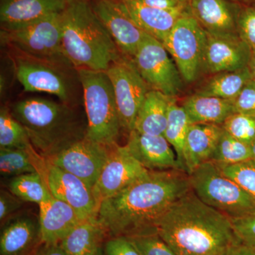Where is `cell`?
Instances as JSON below:
<instances>
[{
    "instance_id": "6da1fadb",
    "label": "cell",
    "mask_w": 255,
    "mask_h": 255,
    "mask_svg": "<svg viewBox=\"0 0 255 255\" xmlns=\"http://www.w3.org/2000/svg\"><path fill=\"white\" fill-rule=\"evenodd\" d=\"M191 189L189 174L184 171H149L119 194L102 201L97 217L107 238L157 233L162 216Z\"/></svg>"
},
{
    "instance_id": "7a4b0ae2",
    "label": "cell",
    "mask_w": 255,
    "mask_h": 255,
    "mask_svg": "<svg viewBox=\"0 0 255 255\" xmlns=\"http://www.w3.org/2000/svg\"><path fill=\"white\" fill-rule=\"evenodd\" d=\"M157 232L177 255H230L241 243L231 218L191 189L162 216Z\"/></svg>"
},
{
    "instance_id": "3957f363",
    "label": "cell",
    "mask_w": 255,
    "mask_h": 255,
    "mask_svg": "<svg viewBox=\"0 0 255 255\" xmlns=\"http://www.w3.org/2000/svg\"><path fill=\"white\" fill-rule=\"evenodd\" d=\"M11 114L27 132L34 150L45 159L86 136L74 105L31 97L18 101Z\"/></svg>"
},
{
    "instance_id": "277c9868",
    "label": "cell",
    "mask_w": 255,
    "mask_h": 255,
    "mask_svg": "<svg viewBox=\"0 0 255 255\" xmlns=\"http://www.w3.org/2000/svg\"><path fill=\"white\" fill-rule=\"evenodd\" d=\"M62 18L64 54L77 70L107 71L122 56L90 0H69Z\"/></svg>"
},
{
    "instance_id": "5b68a950",
    "label": "cell",
    "mask_w": 255,
    "mask_h": 255,
    "mask_svg": "<svg viewBox=\"0 0 255 255\" xmlns=\"http://www.w3.org/2000/svg\"><path fill=\"white\" fill-rule=\"evenodd\" d=\"M77 70L87 115L85 137L102 145H116L122 128L110 77L106 71Z\"/></svg>"
},
{
    "instance_id": "8992f818",
    "label": "cell",
    "mask_w": 255,
    "mask_h": 255,
    "mask_svg": "<svg viewBox=\"0 0 255 255\" xmlns=\"http://www.w3.org/2000/svg\"><path fill=\"white\" fill-rule=\"evenodd\" d=\"M189 178L191 190L201 201L231 219L255 212L254 199L214 162L201 164Z\"/></svg>"
},
{
    "instance_id": "52a82bcc",
    "label": "cell",
    "mask_w": 255,
    "mask_h": 255,
    "mask_svg": "<svg viewBox=\"0 0 255 255\" xmlns=\"http://www.w3.org/2000/svg\"><path fill=\"white\" fill-rule=\"evenodd\" d=\"M11 50L18 81L26 92H44L56 96L60 102L75 105V76L70 64L42 60Z\"/></svg>"
},
{
    "instance_id": "ba28073f",
    "label": "cell",
    "mask_w": 255,
    "mask_h": 255,
    "mask_svg": "<svg viewBox=\"0 0 255 255\" xmlns=\"http://www.w3.org/2000/svg\"><path fill=\"white\" fill-rule=\"evenodd\" d=\"M1 41L23 54L72 65L63 52L62 12L14 29H1Z\"/></svg>"
},
{
    "instance_id": "9c48e42d",
    "label": "cell",
    "mask_w": 255,
    "mask_h": 255,
    "mask_svg": "<svg viewBox=\"0 0 255 255\" xmlns=\"http://www.w3.org/2000/svg\"><path fill=\"white\" fill-rule=\"evenodd\" d=\"M206 40V32L186 9L162 42L184 81H195L201 73Z\"/></svg>"
},
{
    "instance_id": "30bf717a",
    "label": "cell",
    "mask_w": 255,
    "mask_h": 255,
    "mask_svg": "<svg viewBox=\"0 0 255 255\" xmlns=\"http://www.w3.org/2000/svg\"><path fill=\"white\" fill-rule=\"evenodd\" d=\"M169 55L162 42L146 34L132 60L151 90L176 97L183 79Z\"/></svg>"
},
{
    "instance_id": "8fae6325",
    "label": "cell",
    "mask_w": 255,
    "mask_h": 255,
    "mask_svg": "<svg viewBox=\"0 0 255 255\" xmlns=\"http://www.w3.org/2000/svg\"><path fill=\"white\" fill-rule=\"evenodd\" d=\"M113 86L122 128L128 134L147 92L151 90L132 60L122 55L107 70Z\"/></svg>"
},
{
    "instance_id": "7c38bea8",
    "label": "cell",
    "mask_w": 255,
    "mask_h": 255,
    "mask_svg": "<svg viewBox=\"0 0 255 255\" xmlns=\"http://www.w3.org/2000/svg\"><path fill=\"white\" fill-rule=\"evenodd\" d=\"M111 147L85 137L46 161L80 178L93 189L109 158Z\"/></svg>"
},
{
    "instance_id": "4fadbf2b",
    "label": "cell",
    "mask_w": 255,
    "mask_h": 255,
    "mask_svg": "<svg viewBox=\"0 0 255 255\" xmlns=\"http://www.w3.org/2000/svg\"><path fill=\"white\" fill-rule=\"evenodd\" d=\"M148 172L130 153L127 146L112 145L109 158L93 187L99 207L102 201L119 194Z\"/></svg>"
},
{
    "instance_id": "5bb4252c",
    "label": "cell",
    "mask_w": 255,
    "mask_h": 255,
    "mask_svg": "<svg viewBox=\"0 0 255 255\" xmlns=\"http://www.w3.org/2000/svg\"><path fill=\"white\" fill-rule=\"evenodd\" d=\"M92 8L121 54L133 59L146 33L137 26L122 0H92Z\"/></svg>"
},
{
    "instance_id": "9a60e30c",
    "label": "cell",
    "mask_w": 255,
    "mask_h": 255,
    "mask_svg": "<svg viewBox=\"0 0 255 255\" xmlns=\"http://www.w3.org/2000/svg\"><path fill=\"white\" fill-rule=\"evenodd\" d=\"M46 162L45 179L52 196L73 207L82 219L97 216L99 206L93 189L80 178Z\"/></svg>"
},
{
    "instance_id": "2e32d148",
    "label": "cell",
    "mask_w": 255,
    "mask_h": 255,
    "mask_svg": "<svg viewBox=\"0 0 255 255\" xmlns=\"http://www.w3.org/2000/svg\"><path fill=\"white\" fill-rule=\"evenodd\" d=\"M252 50L239 36H216L206 33L201 72L215 74L248 66Z\"/></svg>"
},
{
    "instance_id": "e0dca14e",
    "label": "cell",
    "mask_w": 255,
    "mask_h": 255,
    "mask_svg": "<svg viewBox=\"0 0 255 255\" xmlns=\"http://www.w3.org/2000/svg\"><path fill=\"white\" fill-rule=\"evenodd\" d=\"M187 9L206 33L216 36H238L239 4L228 0H189Z\"/></svg>"
},
{
    "instance_id": "ac0fdd59",
    "label": "cell",
    "mask_w": 255,
    "mask_h": 255,
    "mask_svg": "<svg viewBox=\"0 0 255 255\" xmlns=\"http://www.w3.org/2000/svg\"><path fill=\"white\" fill-rule=\"evenodd\" d=\"M126 146L147 170H182L173 147L164 135H147L133 130L129 133Z\"/></svg>"
},
{
    "instance_id": "d6986e66",
    "label": "cell",
    "mask_w": 255,
    "mask_h": 255,
    "mask_svg": "<svg viewBox=\"0 0 255 255\" xmlns=\"http://www.w3.org/2000/svg\"><path fill=\"white\" fill-rule=\"evenodd\" d=\"M69 0H1L3 30L14 29L55 13L62 12Z\"/></svg>"
},
{
    "instance_id": "ffe728a7",
    "label": "cell",
    "mask_w": 255,
    "mask_h": 255,
    "mask_svg": "<svg viewBox=\"0 0 255 255\" xmlns=\"http://www.w3.org/2000/svg\"><path fill=\"white\" fill-rule=\"evenodd\" d=\"M38 206L41 239L46 244L60 243L74 228L85 220L73 207L53 196Z\"/></svg>"
},
{
    "instance_id": "44dd1931",
    "label": "cell",
    "mask_w": 255,
    "mask_h": 255,
    "mask_svg": "<svg viewBox=\"0 0 255 255\" xmlns=\"http://www.w3.org/2000/svg\"><path fill=\"white\" fill-rule=\"evenodd\" d=\"M43 244L39 222L31 217L4 223L0 236V255H36Z\"/></svg>"
},
{
    "instance_id": "7402d4cb",
    "label": "cell",
    "mask_w": 255,
    "mask_h": 255,
    "mask_svg": "<svg viewBox=\"0 0 255 255\" xmlns=\"http://www.w3.org/2000/svg\"><path fill=\"white\" fill-rule=\"evenodd\" d=\"M223 132L221 125L191 124L184 147V164L188 174L201 164L211 160Z\"/></svg>"
},
{
    "instance_id": "603a6c76",
    "label": "cell",
    "mask_w": 255,
    "mask_h": 255,
    "mask_svg": "<svg viewBox=\"0 0 255 255\" xmlns=\"http://www.w3.org/2000/svg\"><path fill=\"white\" fill-rule=\"evenodd\" d=\"M128 12L146 34L160 42L166 39L185 9L165 10L145 6L136 0H122Z\"/></svg>"
},
{
    "instance_id": "cb8c5ba5",
    "label": "cell",
    "mask_w": 255,
    "mask_h": 255,
    "mask_svg": "<svg viewBox=\"0 0 255 255\" xmlns=\"http://www.w3.org/2000/svg\"><path fill=\"white\" fill-rule=\"evenodd\" d=\"M107 239L97 215L79 223L59 244L68 255H95Z\"/></svg>"
},
{
    "instance_id": "d4e9b609",
    "label": "cell",
    "mask_w": 255,
    "mask_h": 255,
    "mask_svg": "<svg viewBox=\"0 0 255 255\" xmlns=\"http://www.w3.org/2000/svg\"><path fill=\"white\" fill-rule=\"evenodd\" d=\"M191 124L222 125L235 110L232 100L195 95L184 101L182 105Z\"/></svg>"
},
{
    "instance_id": "484cf974",
    "label": "cell",
    "mask_w": 255,
    "mask_h": 255,
    "mask_svg": "<svg viewBox=\"0 0 255 255\" xmlns=\"http://www.w3.org/2000/svg\"><path fill=\"white\" fill-rule=\"evenodd\" d=\"M174 97L150 90L145 96L133 130L150 135H163L167 127L169 104Z\"/></svg>"
},
{
    "instance_id": "4316f807",
    "label": "cell",
    "mask_w": 255,
    "mask_h": 255,
    "mask_svg": "<svg viewBox=\"0 0 255 255\" xmlns=\"http://www.w3.org/2000/svg\"><path fill=\"white\" fill-rule=\"evenodd\" d=\"M46 159L33 148L11 147L0 148V172L1 175L12 176L39 172L45 177Z\"/></svg>"
},
{
    "instance_id": "83f0119b",
    "label": "cell",
    "mask_w": 255,
    "mask_h": 255,
    "mask_svg": "<svg viewBox=\"0 0 255 255\" xmlns=\"http://www.w3.org/2000/svg\"><path fill=\"white\" fill-rule=\"evenodd\" d=\"M252 79L248 66L236 71L215 74L196 91V94L233 101Z\"/></svg>"
},
{
    "instance_id": "f1b7e54d",
    "label": "cell",
    "mask_w": 255,
    "mask_h": 255,
    "mask_svg": "<svg viewBox=\"0 0 255 255\" xmlns=\"http://www.w3.org/2000/svg\"><path fill=\"white\" fill-rule=\"evenodd\" d=\"M190 125L185 110L182 106L180 107L177 105L175 97L172 98L169 104L167 127L163 135L173 147L180 168L184 172H186L184 147Z\"/></svg>"
},
{
    "instance_id": "f546056e",
    "label": "cell",
    "mask_w": 255,
    "mask_h": 255,
    "mask_svg": "<svg viewBox=\"0 0 255 255\" xmlns=\"http://www.w3.org/2000/svg\"><path fill=\"white\" fill-rule=\"evenodd\" d=\"M9 191L26 202L40 204L52 197L46 179L39 172L12 177L8 185Z\"/></svg>"
},
{
    "instance_id": "4dcf8cb0",
    "label": "cell",
    "mask_w": 255,
    "mask_h": 255,
    "mask_svg": "<svg viewBox=\"0 0 255 255\" xmlns=\"http://www.w3.org/2000/svg\"><path fill=\"white\" fill-rule=\"evenodd\" d=\"M252 158L251 145L240 141L223 129L211 161L218 165H231Z\"/></svg>"
},
{
    "instance_id": "1f68e13d",
    "label": "cell",
    "mask_w": 255,
    "mask_h": 255,
    "mask_svg": "<svg viewBox=\"0 0 255 255\" xmlns=\"http://www.w3.org/2000/svg\"><path fill=\"white\" fill-rule=\"evenodd\" d=\"M24 127L13 117L6 107L0 111V148L31 147Z\"/></svg>"
},
{
    "instance_id": "d6a6232c",
    "label": "cell",
    "mask_w": 255,
    "mask_h": 255,
    "mask_svg": "<svg viewBox=\"0 0 255 255\" xmlns=\"http://www.w3.org/2000/svg\"><path fill=\"white\" fill-rule=\"evenodd\" d=\"M228 134L245 143L251 145L255 139V116L234 113L222 124Z\"/></svg>"
},
{
    "instance_id": "836d02e7",
    "label": "cell",
    "mask_w": 255,
    "mask_h": 255,
    "mask_svg": "<svg viewBox=\"0 0 255 255\" xmlns=\"http://www.w3.org/2000/svg\"><path fill=\"white\" fill-rule=\"evenodd\" d=\"M218 166L223 173L237 183L255 201V159L231 165Z\"/></svg>"
},
{
    "instance_id": "e575fe53",
    "label": "cell",
    "mask_w": 255,
    "mask_h": 255,
    "mask_svg": "<svg viewBox=\"0 0 255 255\" xmlns=\"http://www.w3.org/2000/svg\"><path fill=\"white\" fill-rule=\"evenodd\" d=\"M238 36L255 50V3L240 4L237 18Z\"/></svg>"
},
{
    "instance_id": "d590c367",
    "label": "cell",
    "mask_w": 255,
    "mask_h": 255,
    "mask_svg": "<svg viewBox=\"0 0 255 255\" xmlns=\"http://www.w3.org/2000/svg\"><path fill=\"white\" fill-rule=\"evenodd\" d=\"M142 255H177L158 233L128 238Z\"/></svg>"
},
{
    "instance_id": "8d00e7d4",
    "label": "cell",
    "mask_w": 255,
    "mask_h": 255,
    "mask_svg": "<svg viewBox=\"0 0 255 255\" xmlns=\"http://www.w3.org/2000/svg\"><path fill=\"white\" fill-rule=\"evenodd\" d=\"M231 221L241 243L255 247V211L242 217L233 218Z\"/></svg>"
},
{
    "instance_id": "74e56055",
    "label": "cell",
    "mask_w": 255,
    "mask_h": 255,
    "mask_svg": "<svg viewBox=\"0 0 255 255\" xmlns=\"http://www.w3.org/2000/svg\"><path fill=\"white\" fill-rule=\"evenodd\" d=\"M236 113L255 116V81L250 80L233 100Z\"/></svg>"
},
{
    "instance_id": "f35d334b",
    "label": "cell",
    "mask_w": 255,
    "mask_h": 255,
    "mask_svg": "<svg viewBox=\"0 0 255 255\" xmlns=\"http://www.w3.org/2000/svg\"><path fill=\"white\" fill-rule=\"evenodd\" d=\"M104 255H142L128 238H107L103 246Z\"/></svg>"
},
{
    "instance_id": "ab89813d",
    "label": "cell",
    "mask_w": 255,
    "mask_h": 255,
    "mask_svg": "<svg viewBox=\"0 0 255 255\" xmlns=\"http://www.w3.org/2000/svg\"><path fill=\"white\" fill-rule=\"evenodd\" d=\"M24 201L18 199L12 193L4 190L1 191L0 194V221L5 223L9 219V216L21 209Z\"/></svg>"
},
{
    "instance_id": "60d3db41",
    "label": "cell",
    "mask_w": 255,
    "mask_h": 255,
    "mask_svg": "<svg viewBox=\"0 0 255 255\" xmlns=\"http://www.w3.org/2000/svg\"><path fill=\"white\" fill-rule=\"evenodd\" d=\"M138 2L150 7L165 10H182L187 5L181 3L178 0H136Z\"/></svg>"
},
{
    "instance_id": "b9f144b4",
    "label": "cell",
    "mask_w": 255,
    "mask_h": 255,
    "mask_svg": "<svg viewBox=\"0 0 255 255\" xmlns=\"http://www.w3.org/2000/svg\"><path fill=\"white\" fill-rule=\"evenodd\" d=\"M36 255H68L64 251L59 243L58 244H46L43 243L37 251Z\"/></svg>"
},
{
    "instance_id": "7bdbcfd3",
    "label": "cell",
    "mask_w": 255,
    "mask_h": 255,
    "mask_svg": "<svg viewBox=\"0 0 255 255\" xmlns=\"http://www.w3.org/2000/svg\"><path fill=\"white\" fill-rule=\"evenodd\" d=\"M230 255H255V247L241 243L233 250Z\"/></svg>"
},
{
    "instance_id": "ee69618b",
    "label": "cell",
    "mask_w": 255,
    "mask_h": 255,
    "mask_svg": "<svg viewBox=\"0 0 255 255\" xmlns=\"http://www.w3.org/2000/svg\"><path fill=\"white\" fill-rule=\"evenodd\" d=\"M248 68L252 75L253 80L255 81V50L252 51L251 59H250L249 64H248Z\"/></svg>"
},
{
    "instance_id": "f6af8a7d",
    "label": "cell",
    "mask_w": 255,
    "mask_h": 255,
    "mask_svg": "<svg viewBox=\"0 0 255 255\" xmlns=\"http://www.w3.org/2000/svg\"><path fill=\"white\" fill-rule=\"evenodd\" d=\"M228 1L239 4H248L255 3V0H228Z\"/></svg>"
},
{
    "instance_id": "bcb514c9",
    "label": "cell",
    "mask_w": 255,
    "mask_h": 255,
    "mask_svg": "<svg viewBox=\"0 0 255 255\" xmlns=\"http://www.w3.org/2000/svg\"><path fill=\"white\" fill-rule=\"evenodd\" d=\"M252 154H253V158L255 159V139L253 143L251 144Z\"/></svg>"
},
{
    "instance_id": "7dc6e473",
    "label": "cell",
    "mask_w": 255,
    "mask_h": 255,
    "mask_svg": "<svg viewBox=\"0 0 255 255\" xmlns=\"http://www.w3.org/2000/svg\"><path fill=\"white\" fill-rule=\"evenodd\" d=\"M95 255H104L103 250H102V247L99 250L98 252L96 253Z\"/></svg>"
},
{
    "instance_id": "c3c4849f",
    "label": "cell",
    "mask_w": 255,
    "mask_h": 255,
    "mask_svg": "<svg viewBox=\"0 0 255 255\" xmlns=\"http://www.w3.org/2000/svg\"><path fill=\"white\" fill-rule=\"evenodd\" d=\"M178 1H180V2L182 3V4L187 5L189 0H178Z\"/></svg>"
}]
</instances>
